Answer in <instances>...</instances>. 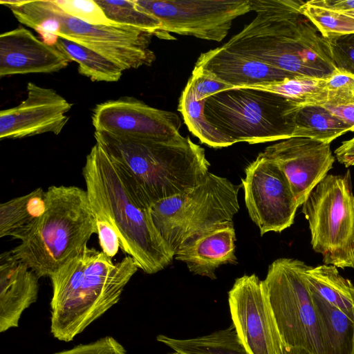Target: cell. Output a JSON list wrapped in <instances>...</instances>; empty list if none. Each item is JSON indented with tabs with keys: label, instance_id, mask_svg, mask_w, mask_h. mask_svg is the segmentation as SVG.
Here are the masks:
<instances>
[{
	"label": "cell",
	"instance_id": "obj_1",
	"mask_svg": "<svg viewBox=\"0 0 354 354\" xmlns=\"http://www.w3.org/2000/svg\"><path fill=\"white\" fill-rule=\"evenodd\" d=\"M253 20L223 46L286 72L327 78L336 68L326 39L301 0H250Z\"/></svg>",
	"mask_w": 354,
	"mask_h": 354
},
{
	"label": "cell",
	"instance_id": "obj_15",
	"mask_svg": "<svg viewBox=\"0 0 354 354\" xmlns=\"http://www.w3.org/2000/svg\"><path fill=\"white\" fill-rule=\"evenodd\" d=\"M263 153L283 171L299 207L327 175L335 160L329 144L300 137L269 145Z\"/></svg>",
	"mask_w": 354,
	"mask_h": 354
},
{
	"label": "cell",
	"instance_id": "obj_18",
	"mask_svg": "<svg viewBox=\"0 0 354 354\" xmlns=\"http://www.w3.org/2000/svg\"><path fill=\"white\" fill-rule=\"evenodd\" d=\"M194 68L214 74L234 88L267 85L300 76L223 46L201 53Z\"/></svg>",
	"mask_w": 354,
	"mask_h": 354
},
{
	"label": "cell",
	"instance_id": "obj_14",
	"mask_svg": "<svg viewBox=\"0 0 354 354\" xmlns=\"http://www.w3.org/2000/svg\"><path fill=\"white\" fill-rule=\"evenodd\" d=\"M91 120L95 131L133 140L172 136L179 133L181 127L176 113L129 96L97 104Z\"/></svg>",
	"mask_w": 354,
	"mask_h": 354
},
{
	"label": "cell",
	"instance_id": "obj_17",
	"mask_svg": "<svg viewBox=\"0 0 354 354\" xmlns=\"http://www.w3.org/2000/svg\"><path fill=\"white\" fill-rule=\"evenodd\" d=\"M71 62L55 45L40 40L24 27L0 35L1 77L52 73L66 68Z\"/></svg>",
	"mask_w": 354,
	"mask_h": 354
},
{
	"label": "cell",
	"instance_id": "obj_19",
	"mask_svg": "<svg viewBox=\"0 0 354 354\" xmlns=\"http://www.w3.org/2000/svg\"><path fill=\"white\" fill-rule=\"evenodd\" d=\"M39 277L10 251L0 255V332L19 325L24 311L35 303Z\"/></svg>",
	"mask_w": 354,
	"mask_h": 354
},
{
	"label": "cell",
	"instance_id": "obj_7",
	"mask_svg": "<svg viewBox=\"0 0 354 354\" xmlns=\"http://www.w3.org/2000/svg\"><path fill=\"white\" fill-rule=\"evenodd\" d=\"M299 104L272 92L235 87L207 97L204 114L233 144L252 145L292 138V113Z\"/></svg>",
	"mask_w": 354,
	"mask_h": 354
},
{
	"label": "cell",
	"instance_id": "obj_39",
	"mask_svg": "<svg viewBox=\"0 0 354 354\" xmlns=\"http://www.w3.org/2000/svg\"><path fill=\"white\" fill-rule=\"evenodd\" d=\"M335 158L338 162L346 167L354 165V137L344 141L335 150Z\"/></svg>",
	"mask_w": 354,
	"mask_h": 354
},
{
	"label": "cell",
	"instance_id": "obj_27",
	"mask_svg": "<svg viewBox=\"0 0 354 354\" xmlns=\"http://www.w3.org/2000/svg\"><path fill=\"white\" fill-rule=\"evenodd\" d=\"M205 100H198L189 80L179 99L178 111L181 113L188 129L201 142L214 148L225 147L233 143L218 131L204 114Z\"/></svg>",
	"mask_w": 354,
	"mask_h": 354
},
{
	"label": "cell",
	"instance_id": "obj_4",
	"mask_svg": "<svg viewBox=\"0 0 354 354\" xmlns=\"http://www.w3.org/2000/svg\"><path fill=\"white\" fill-rule=\"evenodd\" d=\"M98 142L119 165L150 207L199 184L210 166L203 147L180 132L133 140L95 131Z\"/></svg>",
	"mask_w": 354,
	"mask_h": 354
},
{
	"label": "cell",
	"instance_id": "obj_36",
	"mask_svg": "<svg viewBox=\"0 0 354 354\" xmlns=\"http://www.w3.org/2000/svg\"><path fill=\"white\" fill-rule=\"evenodd\" d=\"M94 215L102 252L112 259L120 248L118 234L106 217L97 213H94Z\"/></svg>",
	"mask_w": 354,
	"mask_h": 354
},
{
	"label": "cell",
	"instance_id": "obj_22",
	"mask_svg": "<svg viewBox=\"0 0 354 354\" xmlns=\"http://www.w3.org/2000/svg\"><path fill=\"white\" fill-rule=\"evenodd\" d=\"M310 292L323 354H353L354 322L316 293Z\"/></svg>",
	"mask_w": 354,
	"mask_h": 354
},
{
	"label": "cell",
	"instance_id": "obj_32",
	"mask_svg": "<svg viewBox=\"0 0 354 354\" xmlns=\"http://www.w3.org/2000/svg\"><path fill=\"white\" fill-rule=\"evenodd\" d=\"M324 38L336 68L354 75V33Z\"/></svg>",
	"mask_w": 354,
	"mask_h": 354
},
{
	"label": "cell",
	"instance_id": "obj_6",
	"mask_svg": "<svg viewBox=\"0 0 354 354\" xmlns=\"http://www.w3.org/2000/svg\"><path fill=\"white\" fill-rule=\"evenodd\" d=\"M22 24L35 29L44 41L54 45L58 37L91 49L124 71L151 66L152 34L124 25H93L64 13L51 0L0 1Z\"/></svg>",
	"mask_w": 354,
	"mask_h": 354
},
{
	"label": "cell",
	"instance_id": "obj_21",
	"mask_svg": "<svg viewBox=\"0 0 354 354\" xmlns=\"http://www.w3.org/2000/svg\"><path fill=\"white\" fill-rule=\"evenodd\" d=\"M47 193L38 187L0 205V237L23 240L46 211Z\"/></svg>",
	"mask_w": 354,
	"mask_h": 354
},
{
	"label": "cell",
	"instance_id": "obj_37",
	"mask_svg": "<svg viewBox=\"0 0 354 354\" xmlns=\"http://www.w3.org/2000/svg\"><path fill=\"white\" fill-rule=\"evenodd\" d=\"M326 90L328 93H354V75L343 71L337 70L327 78Z\"/></svg>",
	"mask_w": 354,
	"mask_h": 354
},
{
	"label": "cell",
	"instance_id": "obj_38",
	"mask_svg": "<svg viewBox=\"0 0 354 354\" xmlns=\"http://www.w3.org/2000/svg\"><path fill=\"white\" fill-rule=\"evenodd\" d=\"M306 2L311 6L321 7L342 13L354 10V0H311Z\"/></svg>",
	"mask_w": 354,
	"mask_h": 354
},
{
	"label": "cell",
	"instance_id": "obj_5",
	"mask_svg": "<svg viewBox=\"0 0 354 354\" xmlns=\"http://www.w3.org/2000/svg\"><path fill=\"white\" fill-rule=\"evenodd\" d=\"M47 205L30 232L11 252L39 277H50L81 253L93 234L95 218L86 190L48 188Z\"/></svg>",
	"mask_w": 354,
	"mask_h": 354
},
{
	"label": "cell",
	"instance_id": "obj_33",
	"mask_svg": "<svg viewBox=\"0 0 354 354\" xmlns=\"http://www.w3.org/2000/svg\"><path fill=\"white\" fill-rule=\"evenodd\" d=\"M342 120L354 131V93H328L326 98L318 103Z\"/></svg>",
	"mask_w": 354,
	"mask_h": 354
},
{
	"label": "cell",
	"instance_id": "obj_30",
	"mask_svg": "<svg viewBox=\"0 0 354 354\" xmlns=\"http://www.w3.org/2000/svg\"><path fill=\"white\" fill-rule=\"evenodd\" d=\"M300 11L324 37L354 33V18L344 13L311 6L306 1Z\"/></svg>",
	"mask_w": 354,
	"mask_h": 354
},
{
	"label": "cell",
	"instance_id": "obj_35",
	"mask_svg": "<svg viewBox=\"0 0 354 354\" xmlns=\"http://www.w3.org/2000/svg\"><path fill=\"white\" fill-rule=\"evenodd\" d=\"M53 354H128L124 347L111 336L102 337L97 341L80 344L72 348Z\"/></svg>",
	"mask_w": 354,
	"mask_h": 354
},
{
	"label": "cell",
	"instance_id": "obj_42",
	"mask_svg": "<svg viewBox=\"0 0 354 354\" xmlns=\"http://www.w3.org/2000/svg\"><path fill=\"white\" fill-rule=\"evenodd\" d=\"M171 354H180V353H177V352H174V353H171Z\"/></svg>",
	"mask_w": 354,
	"mask_h": 354
},
{
	"label": "cell",
	"instance_id": "obj_23",
	"mask_svg": "<svg viewBox=\"0 0 354 354\" xmlns=\"http://www.w3.org/2000/svg\"><path fill=\"white\" fill-rule=\"evenodd\" d=\"M304 277L309 290L354 322V285L333 265L308 266Z\"/></svg>",
	"mask_w": 354,
	"mask_h": 354
},
{
	"label": "cell",
	"instance_id": "obj_13",
	"mask_svg": "<svg viewBox=\"0 0 354 354\" xmlns=\"http://www.w3.org/2000/svg\"><path fill=\"white\" fill-rule=\"evenodd\" d=\"M228 304L232 325L248 354H282L284 344L262 281L255 274L235 280Z\"/></svg>",
	"mask_w": 354,
	"mask_h": 354
},
{
	"label": "cell",
	"instance_id": "obj_16",
	"mask_svg": "<svg viewBox=\"0 0 354 354\" xmlns=\"http://www.w3.org/2000/svg\"><path fill=\"white\" fill-rule=\"evenodd\" d=\"M17 106L0 112V139H19L46 133L58 135L68 121L72 104L55 90L33 82Z\"/></svg>",
	"mask_w": 354,
	"mask_h": 354
},
{
	"label": "cell",
	"instance_id": "obj_8",
	"mask_svg": "<svg viewBox=\"0 0 354 354\" xmlns=\"http://www.w3.org/2000/svg\"><path fill=\"white\" fill-rule=\"evenodd\" d=\"M240 187L208 172L194 187L151 207L154 225L174 256L198 235L232 221Z\"/></svg>",
	"mask_w": 354,
	"mask_h": 354
},
{
	"label": "cell",
	"instance_id": "obj_41",
	"mask_svg": "<svg viewBox=\"0 0 354 354\" xmlns=\"http://www.w3.org/2000/svg\"><path fill=\"white\" fill-rule=\"evenodd\" d=\"M343 13L354 18V10L348 11V12H343Z\"/></svg>",
	"mask_w": 354,
	"mask_h": 354
},
{
	"label": "cell",
	"instance_id": "obj_40",
	"mask_svg": "<svg viewBox=\"0 0 354 354\" xmlns=\"http://www.w3.org/2000/svg\"><path fill=\"white\" fill-rule=\"evenodd\" d=\"M282 354H313L309 350L297 346H283Z\"/></svg>",
	"mask_w": 354,
	"mask_h": 354
},
{
	"label": "cell",
	"instance_id": "obj_20",
	"mask_svg": "<svg viewBox=\"0 0 354 354\" xmlns=\"http://www.w3.org/2000/svg\"><path fill=\"white\" fill-rule=\"evenodd\" d=\"M236 233L233 221L205 232L186 243L175 254L194 274L216 278L215 270L221 265L236 263Z\"/></svg>",
	"mask_w": 354,
	"mask_h": 354
},
{
	"label": "cell",
	"instance_id": "obj_2",
	"mask_svg": "<svg viewBox=\"0 0 354 354\" xmlns=\"http://www.w3.org/2000/svg\"><path fill=\"white\" fill-rule=\"evenodd\" d=\"M82 174L94 213L115 229L121 249L147 274L169 265L174 254L154 225L150 207L129 178L100 144L95 142L86 158Z\"/></svg>",
	"mask_w": 354,
	"mask_h": 354
},
{
	"label": "cell",
	"instance_id": "obj_28",
	"mask_svg": "<svg viewBox=\"0 0 354 354\" xmlns=\"http://www.w3.org/2000/svg\"><path fill=\"white\" fill-rule=\"evenodd\" d=\"M95 1L115 24L131 26L161 39H174L162 31L161 22L158 18L139 8L134 0Z\"/></svg>",
	"mask_w": 354,
	"mask_h": 354
},
{
	"label": "cell",
	"instance_id": "obj_10",
	"mask_svg": "<svg viewBox=\"0 0 354 354\" xmlns=\"http://www.w3.org/2000/svg\"><path fill=\"white\" fill-rule=\"evenodd\" d=\"M308 267L298 259H277L269 266L262 285L284 346L323 354L316 310L304 277Z\"/></svg>",
	"mask_w": 354,
	"mask_h": 354
},
{
	"label": "cell",
	"instance_id": "obj_31",
	"mask_svg": "<svg viewBox=\"0 0 354 354\" xmlns=\"http://www.w3.org/2000/svg\"><path fill=\"white\" fill-rule=\"evenodd\" d=\"M66 15L93 25H115L94 0H54Z\"/></svg>",
	"mask_w": 354,
	"mask_h": 354
},
{
	"label": "cell",
	"instance_id": "obj_3",
	"mask_svg": "<svg viewBox=\"0 0 354 354\" xmlns=\"http://www.w3.org/2000/svg\"><path fill=\"white\" fill-rule=\"evenodd\" d=\"M139 269L127 256L113 263L104 252L86 247L50 277V332L70 342L116 304Z\"/></svg>",
	"mask_w": 354,
	"mask_h": 354
},
{
	"label": "cell",
	"instance_id": "obj_9",
	"mask_svg": "<svg viewBox=\"0 0 354 354\" xmlns=\"http://www.w3.org/2000/svg\"><path fill=\"white\" fill-rule=\"evenodd\" d=\"M350 171L327 174L302 204L313 250L326 265L354 268V195Z\"/></svg>",
	"mask_w": 354,
	"mask_h": 354
},
{
	"label": "cell",
	"instance_id": "obj_29",
	"mask_svg": "<svg viewBox=\"0 0 354 354\" xmlns=\"http://www.w3.org/2000/svg\"><path fill=\"white\" fill-rule=\"evenodd\" d=\"M327 78L298 76L270 84L251 87L280 95L299 104H316L327 97Z\"/></svg>",
	"mask_w": 354,
	"mask_h": 354
},
{
	"label": "cell",
	"instance_id": "obj_11",
	"mask_svg": "<svg viewBox=\"0 0 354 354\" xmlns=\"http://www.w3.org/2000/svg\"><path fill=\"white\" fill-rule=\"evenodd\" d=\"M161 22L165 34L174 32L214 41L228 34L233 21L252 11L250 0H134Z\"/></svg>",
	"mask_w": 354,
	"mask_h": 354
},
{
	"label": "cell",
	"instance_id": "obj_24",
	"mask_svg": "<svg viewBox=\"0 0 354 354\" xmlns=\"http://www.w3.org/2000/svg\"><path fill=\"white\" fill-rule=\"evenodd\" d=\"M293 137L307 138L329 144L351 128L324 107L299 104L292 113Z\"/></svg>",
	"mask_w": 354,
	"mask_h": 354
},
{
	"label": "cell",
	"instance_id": "obj_12",
	"mask_svg": "<svg viewBox=\"0 0 354 354\" xmlns=\"http://www.w3.org/2000/svg\"><path fill=\"white\" fill-rule=\"evenodd\" d=\"M242 179L248 214L261 235L281 232L293 223L299 207L290 185L278 165L263 152L245 170Z\"/></svg>",
	"mask_w": 354,
	"mask_h": 354
},
{
	"label": "cell",
	"instance_id": "obj_34",
	"mask_svg": "<svg viewBox=\"0 0 354 354\" xmlns=\"http://www.w3.org/2000/svg\"><path fill=\"white\" fill-rule=\"evenodd\" d=\"M189 80L193 85L195 97L198 100H206L218 92L234 88L214 74L201 68H194Z\"/></svg>",
	"mask_w": 354,
	"mask_h": 354
},
{
	"label": "cell",
	"instance_id": "obj_25",
	"mask_svg": "<svg viewBox=\"0 0 354 354\" xmlns=\"http://www.w3.org/2000/svg\"><path fill=\"white\" fill-rule=\"evenodd\" d=\"M156 339L180 354H248L232 324L201 337L176 339L160 335Z\"/></svg>",
	"mask_w": 354,
	"mask_h": 354
},
{
	"label": "cell",
	"instance_id": "obj_43",
	"mask_svg": "<svg viewBox=\"0 0 354 354\" xmlns=\"http://www.w3.org/2000/svg\"><path fill=\"white\" fill-rule=\"evenodd\" d=\"M353 354H354V346H353Z\"/></svg>",
	"mask_w": 354,
	"mask_h": 354
},
{
	"label": "cell",
	"instance_id": "obj_26",
	"mask_svg": "<svg viewBox=\"0 0 354 354\" xmlns=\"http://www.w3.org/2000/svg\"><path fill=\"white\" fill-rule=\"evenodd\" d=\"M71 60L78 64L80 74L93 82H118L124 70L109 58L83 46L58 37L54 44Z\"/></svg>",
	"mask_w": 354,
	"mask_h": 354
}]
</instances>
